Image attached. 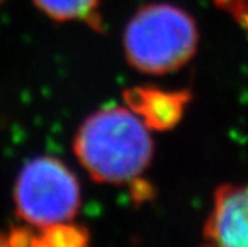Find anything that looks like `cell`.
<instances>
[{"instance_id": "obj_4", "label": "cell", "mask_w": 248, "mask_h": 247, "mask_svg": "<svg viewBox=\"0 0 248 247\" xmlns=\"http://www.w3.org/2000/svg\"><path fill=\"white\" fill-rule=\"evenodd\" d=\"M204 238L214 246L248 247V182L226 183L216 191Z\"/></svg>"}, {"instance_id": "obj_8", "label": "cell", "mask_w": 248, "mask_h": 247, "mask_svg": "<svg viewBox=\"0 0 248 247\" xmlns=\"http://www.w3.org/2000/svg\"><path fill=\"white\" fill-rule=\"evenodd\" d=\"M216 5L248 32V0H216Z\"/></svg>"}, {"instance_id": "obj_9", "label": "cell", "mask_w": 248, "mask_h": 247, "mask_svg": "<svg viewBox=\"0 0 248 247\" xmlns=\"http://www.w3.org/2000/svg\"><path fill=\"white\" fill-rule=\"evenodd\" d=\"M0 244H8V234L0 232Z\"/></svg>"}, {"instance_id": "obj_6", "label": "cell", "mask_w": 248, "mask_h": 247, "mask_svg": "<svg viewBox=\"0 0 248 247\" xmlns=\"http://www.w3.org/2000/svg\"><path fill=\"white\" fill-rule=\"evenodd\" d=\"M89 234L85 228L73 225L70 222L55 223L45 228H31L29 244L31 246H61L73 247L88 243Z\"/></svg>"}, {"instance_id": "obj_1", "label": "cell", "mask_w": 248, "mask_h": 247, "mask_svg": "<svg viewBox=\"0 0 248 247\" xmlns=\"http://www.w3.org/2000/svg\"><path fill=\"white\" fill-rule=\"evenodd\" d=\"M78 160L94 181L135 183L153 156L150 130L128 107L111 106L85 119L75 136Z\"/></svg>"}, {"instance_id": "obj_7", "label": "cell", "mask_w": 248, "mask_h": 247, "mask_svg": "<svg viewBox=\"0 0 248 247\" xmlns=\"http://www.w3.org/2000/svg\"><path fill=\"white\" fill-rule=\"evenodd\" d=\"M36 6L55 21H88L97 18L98 0H33Z\"/></svg>"}, {"instance_id": "obj_5", "label": "cell", "mask_w": 248, "mask_h": 247, "mask_svg": "<svg viewBox=\"0 0 248 247\" xmlns=\"http://www.w3.org/2000/svg\"><path fill=\"white\" fill-rule=\"evenodd\" d=\"M124 99L128 109L149 130L164 131L180 122L190 101V94L189 91H167L155 86H137L125 91Z\"/></svg>"}, {"instance_id": "obj_2", "label": "cell", "mask_w": 248, "mask_h": 247, "mask_svg": "<svg viewBox=\"0 0 248 247\" xmlns=\"http://www.w3.org/2000/svg\"><path fill=\"white\" fill-rule=\"evenodd\" d=\"M124 48L129 64L143 73L174 72L189 63L196 52V22L174 5H147L128 22Z\"/></svg>"}, {"instance_id": "obj_3", "label": "cell", "mask_w": 248, "mask_h": 247, "mask_svg": "<svg viewBox=\"0 0 248 247\" xmlns=\"http://www.w3.org/2000/svg\"><path fill=\"white\" fill-rule=\"evenodd\" d=\"M14 201L18 216L31 228L70 222L80 206V186L64 163L39 156L19 171Z\"/></svg>"}]
</instances>
